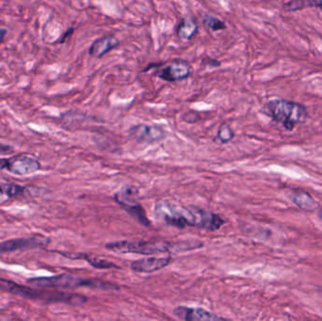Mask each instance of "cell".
Segmentation results:
<instances>
[{"mask_svg": "<svg viewBox=\"0 0 322 321\" xmlns=\"http://www.w3.org/2000/svg\"><path fill=\"white\" fill-rule=\"evenodd\" d=\"M204 243L199 240H119L108 242L105 248L118 253H137L151 255L154 253H177L203 248Z\"/></svg>", "mask_w": 322, "mask_h": 321, "instance_id": "1", "label": "cell"}, {"mask_svg": "<svg viewBox=\"0 0 322 321\" xmlns=\"http://www.w3.org/2000/svg\"><path fill=\"white\" fill-rule=\"evenodd\" d=\"M0 290L28 300H41L46 303L62 302L73 306H80L88 300V298L81 294L58 290L35 289L7 279H0Z\"/></svg>", "mask_w": 322, "mask_h": 321, "instance_id": "2", "label": "cell"}, {"mask_svg": "<svg viewBox=\"0 0 322 321\" xmlns=\"http://www.w3.org/2000/svg\"><path fill=\"white\" fill-rule=\"evenodd\" d=\"M262 112L288 131L304 123L308 117L304 105L282 98L271 99L265 104Z\"/></svg>", "mask_w": 322, "mask_h": 321, "instance_id": "3", "label": "cell"}, {"mask_svg": "<svg viewBox=\"0 0 322 321\" xmlns=\"http://www.w3.org/2000/svg\"><path fill=\"white\" fill-rule=\"evenodd\" d=\"M199 207H179L168 201H158L155 204L156 218L166 226L185 229L198 228Z\"/></svg>", "mask_w": 322, "mask_h": 321, "instance_id": "4", "label": "cell"}, {"mask_svg": "<svg viewBox=\"0 0 322 321\" xmlns=\"http://www.w3.org/2000/svg\"><path fill=\"white\" fill-rule=\"evenodd\" d=\"M28 284L44 288H79L88 287L93 289L119 290L120 287L113 283L104 280L82 278L70 274H60L52 277L31 278L27 281Z\"/></svg>", "mask_w": 322, "mask_h": 321, "instance_id": "5", "label": "cell"}, {"mask_svg": "<svg viewBox=\"0 0 322 321\" xmlns=\"http://www.w3.org/2000/svg\"><path fill=\"white\" fill-rule=\"evenodd\" d=\"M40 169V162L29 155H17L8 158H0V170H7L16 176L31 175Z\"/></svg>", "mask_w": 322, "mask_h": 321, "instance_id": "6", "label": "cell"}, {"mask_svg": "<svg viewBox=\"0 0 322 321\" xmlns=\"http://www.w3.org/2000/svg\"><path fill=\"white\" fill-rule=\"evenodd\" d=\"M155 75L167 82H177L187 78L191 73V67L187 61L177 60L169 63H160L156 68Z\"/></svg>", "mask_w": 322, "mask_h": 321, "instance_id": "7", "label": "cell"}, {"mask_svg": "<svg viewBox=\"0 0 322 321\" xmlns=\"http://www.w3.org/2000/svg\"><path fill=\"white\" fill-rule=\"evenodd\" d=\"M129 134L140 143H155L166 138L167 132L156 124H137L129 129Z\"/></svg>", "mask_w": 322, "mask_h": 321, "instance_id": "8", "label": "cell"}, {"mask_svg": "<svg viewBox=\"0 0 322 321\" xmlns=\"http://www.w3.org/2000/svg\"><path fill=\"white\" fill-rule=\"evenodd\" d=\"M49 243V239L42 236H35L31 238H16L3 241L0 243V254L4 252H11L24 249H33L43 247Z\"/></svg>", "mask_w": 322, "mask_h": 321, "instance_id": "9", "label": "cell"}, {"mask_svg": "<svg viewBox=\"0 0 322 321\" xmlns=\"http://www.w3.org/2000/svg\"><path fill=\"white\" fill-rule=\"evenodd\" d=\"M173 314L177 317V319L186 321H223V318L216 316L215 314L209 311L199 308V307H187L179 305L173 310Z\"/></svg>", "mask_w": 322, "mask_h": 321, "instance_id": "10", "label": "cell"}, {"mask_svg": "<svg viewBox=\"0 0 322 321\" xmlns=\"http://www.w3.org/2000/svg\"><path fill=\"white\" fill-rule=\"evenodd\" d=\"M171 256L164 257H146L138 259L130 264L132 270L140 273H153L157 270L164 269L171 263Z\"/></svg>", "mask_w": 322, "mask_h": 321, "instance_id": "11", "label": "cell"}, {"mask_svg": "<svg viewBox=\"0 0 322 321\" xmlns=\"http://www.w3.org/2000/svg\"><path fill=\"white\" fill-rule=\"evenodd\" d=\"M119 44L120 41L113 35H105L93 41L89 48V54L95 59H100L107 53L117 48Z\"/></svg>", "mask_w": 322, "mask_h": 321, "instance_id": "12", "label": "cell"}, {"mask_svg": "<svg viewBox=\"0 0 322 321\" xmlns=\"http://www.w3.org/2000/svg\"><path fill=\"white\" fill-rule=\"evenodd\" d=\"M55 252L63 255L66 258L73 259V260H78V259L85 260L95 269H120V267H118L117 265H115L114 263H112L110 261H107L106 259L101 258V257H98L95 255H91L88 253H84V252L73 253V252H64V251H60V250H55Z\"/></svg>", "mask_w": 322, "mask_h": 321, "instance_id": "13", "label": "cell"}, {"mask_svg": "<svg viewBox=\"0 0 322 321\" xmlns=\"http://www.w3.org/2000/svg\"><path fill=\"white\" fill-rule=\"evenodd\" d=\"M199 212V222L198 229H203L206 231H217L225 224V219L220 215L216 214L212 211L206 210L203 208H198Z\"/></svg>", "mask_w": 322, "mask_h": 321, "instance_id": "14", "label": "cell"}, {"mask_svg": "<svg viewBox=\"0 0 322 321\" xmlns=\"http://www.w3.org/2000/svg\"><path fill=\"white\" fill-rule=\"evenodd\" d=\"M115 202L123 207L124 209L133 207L140 204V193L139 189L135 186H122L114 193Z\"/></svg>", "mask_w": 322, "mask_h": 321, "instance_id": "15", "label": "cell"}, {"mask_svg": "<svg viewBox=\"0 0 322 321\" xmlns=\"http://www.w3.org/2000/svg\"><path fill=\"white\" fill-rule=\"evenodd\" d=\"M292 202L305 211H314L319 208V203L309 194L303 190H293L290 194Z\"/></svg>", "mask_w": 322, "mask_h": 321, "instance_id": "16", "label": "cell"}, {"mask_svg": "<svg viewBox=\"0 0 322 321\" xmlns=\"http://www.w3.org/2000/svg\"><path fill=\"white\" fill-rule=\"evenodd\" d=\"M176 32L179 39L190 40L197 34V23L192 17H185L178 24Z\"/></svg>", "mask_w": 322, "mask_h": 321, "instance_id": "17", "label": "cell"}, {"mask_svg": "<svg viewBox=\"0 0 322 321\" xmlns=\"http://www.w3.org/2000/svg\"><path fill=\"white\" fill-rule=\"evenodd\" d=\"M322 0H291L284 5V10L286 11H296L304 10L306 8L320 7Z\"/></svg>", "mask_w": 322, "mask_h": 321, "instance_id": "18", "label": "cell"}, {"mask_svg": "<svg viewBox=\"0 0 322 321\" xmlns=\"http://www.w3.org/2000/svg\"><path fill=\"white\" fill-rule=\"evenodd\" d=\"M203 24L208 29V31H220L225 30L226 24L224 21L218 19V17L210 15V14H205L203 17Z\"/></svg>", "mask_w": 322, "mask_h": 321, "instance_id": "19", "label": "cell"}, {"mask_svg": "<svg viewBox=\"0 0 322 321\" xmlns=\"http://www.w3.org/2000/svg\"><path fill=\"white\" fill-rule=\"evenodd\" d=\"M235 137V131L229 124H221L218 128L217 136L214 139L215 142H218L219 143H227L231 142Z\"/></svg>", "mask_w": 322, "mask_h": 321, "instance_id": "20", "label": "cell"}, {"mask_svg": "<svg viewBox=\"0 0 322 321\" xmlns=\"http://www.w3.org/2000/svg\"><path fill=\"white\" fill-rule=\"evenodd\" d=\"M26 189V186H22L17 184L11 183H1L0 182V195L4 194L8 197H14L22 194Z\"/></svg>", "mask_w": 322, "mask_h": 321, "instance_id": "21", "label": "cell"}, {"mask_svg": "<svg viewBox=\"0 0 322 321\" xmlns=\"http://www.w3.org/2000/svg\"><path fill=\"white\" fill-rule=\"evenodd\" d=\"M182 119L187 124H194V123H197L198 121L201 119V116L196 111L191 110V111H187L184 114Z\"/></svg>", "mask_w": 322, "mask_h": 321, "instance_id": "22", "label": "cell"}, {"mask_svg": "<svg viewBox=\"0 0 322 321\" xmlns=\"http://www.w3.org/2000/svg\"><path fill=\"white\" fill-rule=\"evenodd\" d=\"M221 65V63L218 60L213 59L211 57H205L202 60V66L203 67H209V68H218Z\"/></svg>", "mask_w": 322, "mask_h": 321, "instance_id": "23", "label": "cell"}, {"mask_svg": "<svg viewBox=\"0 0 322 321\" xmlns=\"http://www.w3.org/2000/svg\"><path fill=\"white\" fill-rule=\"evenodd\" d=\"M73 31H74V29H73V27L67 29V30L64 31L63 34H62V36H61L60 39L58 40V42H60V43H64L65 41H68V40L70 39V37L73 35Z\"/></svg>", "mask_w": 322, "mask_h": 321, "instance_id": "24", "label": "cell"}, {"mask_svg": "<svg viewBox=\"0 0 322 321\" xmlns=\"http://www.w3.org/2000/svg\"><path fill=\"white\" fill-rule=\"evenodd\" d=\"M12 152H13V148L11 146L0 143V154H10Z\"/></svg>", "mask_w": 322, "mask_h": 321, "instance_id": "25", "label": "cell"}, {"mask_svg": "<svg viewBox=\"0 0 322 321\" xmlns=\"http://www.w3.org/2000/svg\"><path fill=\"white\" fill-rule=\"evenodd\" d=\"M7 33H8V31H7L6 29H4V28H0V43L4 41V39H5L6 35H7Z\"/></svg>", "mask_w": 322, "mask_h": 321, "instance_id": "26", "label": "cell"}, {"mask_svg": "<svg viewBox=\"0 0 322 321\" xmlns=\"http://www.w3.org/2000/svg\"><path fill=\"white\" fill-rule=\"evenodd\" d=\"M319 216H320V217H321V219L322 220V208L320 210V212H319Z\"/></svg>", "mask_w": 322, "mask_h": 321, "instance_id": "27", "label": "cell"}, {"mask_svg": "<svg viewBox=\"0 0 322 321\" xmlns=\"http://www.w3.org/2000/svg\"><path fill=\"white\" fill-rule=\"evenodd\" d=\"M319 8H320V10H322V5H321V6L319 7Z\"/></svg>", "mask_w": 322, "mask_h": 321, "instance_id": "28", "label": "cell"}]
</instances>
